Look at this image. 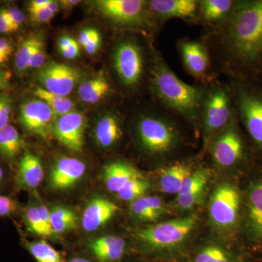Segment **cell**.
Instances as JSON below:
<instances>
[{
    "label": "cell",
    "instance_id": "6da1fadb",
    "mask_svg": "<svg viewBox=\"0 0 262 262\" xmlns=\"http://www.w3.org/2000/svg\"><path fill=\"white\" fill-rule=\"evenodd\" d=\"M212 80L225 75L262 85V0H237L222 27L205 33Z\"/></svg>",
    "mask_w": 262,
    "mask_h": 262
},
{
    "label": "cell",
    "instance_id": "7a4b0ae2",
    "mask_svg": "<svg viewBox=\"0 0 262 262\" xmlns=\"http://www.w3.org/2000/svg\"><path fill=\"white\" fill-rule=\"evenodd\" d=\"M208 85L186 83L155 49L148 83L153 101L178 117L196 133L201 132V114Z\"/></svg>",
    "mask_w": 262,
    "mask_h": 262
},
{
    "label": "cell",
    "instance_id": "3957f363",
    "mask_svg": "<svg viewBox=\"0 0 262 262\" xmlns=\"http://www.w3.org/2000/svg\"><path fill=\"white\" fill-rule=\"evenodd\" d=\"M182 124L186 123L155 103L149 111L136 117L134 126L138 144L143 152L152 159H170L185 143Z\"/></svg>",
    "mask_w": 262,
    "mask_h": 262
},
{
    "label": "cell",
    "instance_id": "277c9868",
    "mask_svg": "<svg viewBox=\"0 0 262 262\" xmlns=\"http://www.w3.org/2000/svg\"><path fill=\"white\" fill-rule=\"evenodd\" d=\"M134 37H125L116 42L112 54V64L120 84L128 92H135L143 82L149 83L155 48H146Z\"/></svg>",
    "mask_w": 262,
    "mask_h": 262
},
{
    "label": "cell",
    "instance_id": "5b68a950",
    "mask_svg": "<svg viewBox=\"0 0 262 262\" xmlns=\"http://www.w3.org/2000/svg\"><path fill=\"white\" fill-rule=\"evenodd\" d=\"M234 112L255 152L262 157V85L227 78Z\"/></svg>",
    "mask_w": 262,
    "mask_h": 262
},
{
    "label": "cell",
    "instance_id": "8992f818",
    "mask_svg": "<svg viewBox=\"0 0 262 262\" xmlns=\"http://www.w3.org/2000/svg\"><path fill=\"white\" fill-rule=\"evenodd\" d=\"M234 115L233 98L228 82L220 79L211 81L201 114V133L204 152L213 139L227 127Z\"/></svg>",
    "mask_w": 262,
    "mask_h": 262
},
{
    "label": "cell",
    "instance_id": "52a82bcc",
    "mask_svg": "<svg viewBox=\"0 0 262 262\" xmlns=\"http://www.w3.org/2000/svg\"><path fill=\"white\" fill-rule=\"evenodd\" d=\"M249 144L251 143L234 115L225 130L213 139L207 151L215 166L229 170L248 163L251 151Z\"/></svg>",
    "mask_w": 262,
    "mask_h": 262
},
{
    "label": "cell",
    "instance_id": "ba28073f",
    "mask_svg": "<svg viewBox=\"0 0 262 262\" xmlns=\"http://www.w3.org/2000/svg\"><path fill=\"white\" fill-rule=\"evenodd\" d=\"M95 5L102 16L120 28L139 29L150 37L158 32L148 1L99 0Z\"/></svg>",
    "mask_w": 262,
    "mask_h": 262
},
{
    "label": "cell",
    "instance_id": "9c48e42d",
    "mask_svg": "<svg viewBox=\"0 0 262 262\" xmlns=\"http://www.w3.org/2000/svg\"><path fill=\"white\" fill-rule=\"evenodd\" d=\"M198 221L196 215H186L139 229L136 236L152 249L169 250L180 246L187 239L195 228Z\"/></svg>",
    "mask_w": 262,
    "mask_h": 262
},
{
    "label": "cell",
    "instance_id": "30bf717a",
    "mask_svg": "<svg viewBox=\"0 0 262 262\" xmlns=\"http://www.w3.org/2000/svg\"><path fill=\"white\" fill-rule=\"evenodd\" d=\"M241 208L238 188L232 183H222L215 188L210 199V222L217 230L231 232L237 227Z\"/></svg>",
    "mask_w": 262,
    "mask_h": 262
},
{
    "label": "cell",
    "instance_id": "8fae6325",
    "mask_svg": "<svg viewBox=\"0 0 262 262\" xmlns=\"http://www.w3.org/2000/svg\"><path fill=\"white\" fill-rule=\"evenodd\" d=\"M177 49L184 70L198 83L208 84L213 80L211 54L206 43L201 38H181L177 41Z\"/></svg>",
    "mask_w": 262,
    "mask_h": 262
},
{
    "label": "cell",
    "instance_id": "7c38bea8",
    "mask_svg": "<svg viewBox=\"0 0 262 262\" xmlns=\"http://www.w3.org/2000/svg\"><path fill=\"white\" fill-rule=\"evenodd\" d=\"M81 77L82 74L77 69L56 62L45 65L37 73L38 80L43 89L62 96L70 95L80 82Z\"/></svg>",
    "mask_w": 262,
    "mask_h": 262
},
{
    "label": "cell",
    "instance_id": "4fadbf2b",
    "mask_svg": "<svg viewBox=\"0 0 262 262\" xmlns=\"http://www.w3.org/2000/svg\"><path fill=\"white\" fill-rule=\"evenodd\" d=\"M148 4L158 30L173 18L198 23L199 0H151Z\"/></svg>",
    "mask_w": 262,
    "mask_h": 262
},
{
    "label": "cell",
    "instance_id": "5bb4252c",
    "mask_svg": "<svg viewBox=\"0 0 262 262\" xmlns=\"http://www.w3.org/2000/svg\"><path fill=\"white\" fill-rule=\"evenodd\" d=\"M56 119L51 108L40 99L29 101L20 107V123L29 132L45 139L53 134Z\"/></svg>",
    "mask_w": 262,
    "mask_h": 262
},
{
    "label": "cell",
    "instance_id": "9a60e30c",
    "mask_svg": "<svg viewBox=\"0 0 262 262\" xmlns=\"http://www.w3.org/2000/svg\"><path fill=\"white\" fill-rule=\"evenodd\" d=\"M86 118L83 114L73 110L56 119L53 133L59 142L77 152L83 148Z\"/></svg>",
    "mask_w": 262,
    "mask_h": 262
},
{
    "label": "cell",
    "instance_id": "2e32d148",
    "mask_svg": "<svg viewBox=\"0 0 262 262\" xmlns=\"http://www.w3.org/2000/svg\"><path fill=\"white\" fill-rule=\"evenodd\" d=\"M246 202V233L252 244L262 247V177L251 184Z\"/></svg>",
    "mask_w": 262,
    "mask_h": 262
},
{
    "label": "cell",
    "instance_id": "e0dca14e",
    "mask_svg": "<svg viewBox=\"0 0 262 262\" xmlns=\"http://www.w3.org/2000/svg\"><path fill=\"white\" fill-rule=\"evenodd\" d=\"M237 0H199L198 23L206 33L224 25L233 13Z\"/></svg>",
    "mask_w": 262,
    "mask_h": 262
},
{
    "label": "cell",
    "instance_id": "ac0fdd59",
    "mask_svg": "<svg viewBox=\"0 0 262 262\" xmlns=\"http://www.w3.org/2000/svg\"><path fill=\"white\" fill-rule=\"evenodd\" d=\"M85 168V165L81 160L63 157L51 169L50 184L55 189H69L83 177Z\"/></svg>",
    "mask_w": 262,
    "mask_h": 262
},
{
    "label": "cell",
    "instance_id": "d6986e66",
    "mask_svg": "<svg viewBox=\"0 0 262 262\" xmlns=\"http://www.w3.org/2000/svg\"><path fill=\"white\" fill-rule=\"evenodd\" d=\"M116 204L104 198H94L82 215V227L86 232H94L111 220L118 211Z\"/></svg>",
    "mask_w": 262,
    "mask_h": 262
},
{
    "label": "cell",
    "instance_id": "ffe728a7",
    "mask_svg": "<svg viewBox=\"0 0 262 262\" xmlns=\"http://www.w3.org/2000/svg\"><path fill=\"white\" fill-rule=\"evenodd\" d=\"M88 247L96 262H120L126 249L124 239L115 235L95 239L89 243Z\"/></svg>",
    "mask_w": 262,
    "mask_h": 262
},
{
    "label": "cell",
    "instance_id": "44dd1931",
    "mask_svg": "<svg viewBox=\"0 0 262 262\" xmlns=\"http://www.w3.org/2000/svg\"><path fill=\"white\" fill-rule=\"evenodd\" d=\"M44 178L40 160L29 150L24 151L19 161L16 186L18 189H35Z\"/></svg>",
    "mask_w": 262,
    "mask_h": 262
},
{
    "label": "cell",
    "instance_id": "7402d4cb",
    "mask_svg": "<svg viewBox=\"0 0 262 262\" xmlns=\"http://www.w3.org/2000/svg\"><path fill=\"white\" fill-rule=\"evenodd\" d=\"M141 177V174L130 164L115 161L106 165L103 170L105 184L110 192L118 193L133 179Z\"/></svg>",
    "mask_w": 262,
    "mask_h": 262
},
{
    "label": "cell",
    "instance_id": "603a6c76",
    "mask_svg": "<svg viewBox=\"0 0 262 262\" xmlns=\"http://www.w3.org/2000/svg\"><path fill=\"white\" fill-rule=\"evenodd\" d=\"M192 165L187 162H176L162 169L160 187L166 194H178L186 179L193 172Z\"/></svg>",
    "mask_w": 262,
    "mask_h": 262
},
{
    "label": "cell",
    "instance_id": "cb8c5ba5",
    "mask_svg": "<svg viewBox=\"0 0 262 262\" xmlns=\"http://www.w3.org/2000/svg\"><path fill=\"white\" fill-rule=\"evenodd\" d=\"M95 135L101 147L110 148L116 145L123 135L121 119L115 113L103 115L96 125Z\"/></svg>",
    "mask_w": 262,
    "mask_h": 262
},
{
    "label": "cell",
    "instance_id": "d4e9b609",
    "mask_svg": "<svg viewBox=\"0 0 262 262\" xmlns=\"http://www.w3.org/2000/svg\"><path fill=\"white\" fill-rule=\"evenodd\" d=\"M112 92L113 86L103 73L84 81L78 89L79 97L87 103L99 102Z\"/></svg>",
    "mask_w": 262,
    "mask_h": 262
},
{
    "label": "cell",
    "instance_id": "484cf974",
    "mask_svg": "<svg viewBox=\"0 0 262 262\" xmlns=\"http://www.w3.org/2000/svg\"><path fill=\"white\" fill-rule=\"evenodd\" d=\"M130 211L136 219L142 222H155L166 211L163 202L158 196H141L131 202Z\"/></svg>",
    "mask_w": 262,
    "mask_h": 262
},
{
    "label": "cell",
    "instance_id": "4316f807",
    "mask_svg": "<svg viewBox=\"0 0 262 262\" xmlns=\"http://www.w3.org/2000/svg\"><path fill=\"white\" fill-rule=\"evenodd\" d=\"M24 146L23 139L13 125H8L0 130V154L6 159H14Z\"/></svg>",
    "mask_w": 262,
    "mask_h": 262
},
{
    "label": "cell",
    "instance_id": "83f0119b",
    "mask_svg": "<svg viewBox=\"0 0 262 262\" xmlns=\"http://www.w3.org/2000/svg\"><path fill=\"white\" fill-rule=\"evenodd\" d=\"M34 94L48 105L57 118L73 111L75 104L73 101L67 96L52 94L42 87L36 88Z\"/></svg>",
    "mask_w": 262,
    "mask_h": 262
},
{
    "label": "cell",
    "instance_id": "f1b7e54d",
    "mask_svg": "<svg viewBox=\"0 0 262 262\" xmlns=\"http://www.w3.org/2000/svg\"><path fill=\"white\" fill-rule=\"evenodd\" d=\"M52 227L54 233L62 234L74 230L78 225V218L75 212L68 208L56 207L50 211Z\"/></svg>",
    "mask_w": 262,
    "mask_h": 262
},
{
    "label": "cell",
    "instance_id": "f546056e",
    "mask_svg": "<svg viewBox=\"0 0 262 262\" xmlns=\"http://www.w3.org/2000/svg\"><path fill=\"white\" fill-rule=\"evenodd\" d=\"M24 245L37 262H63L61 253L46 241L29 242L24 239Z\"/></svg>",
    "mask_w": 262,
    "mask_h": 262
},
{
    "label": "cell",
    "instance_id": "4dcf8cb0",
    "mask_svg": "<svg viewBox=\"0 0 262 262\" xmlns=\"http://www.w3.org/2000/svg\"><path fill=\"white\" fill-rule=\"evenodd\" d=\"M194 262H241V260L225 248L208 245L196 253Z\"/></svg>",
    "mask_w": 262,
    "mask_h": 262
},
{
    "label": "cell",
    "instance_id": "1f68e13d",
    "mask_svg": "<svg viewBox=\"0 0 262 262\" xmlns=\"http://www.w3.org/2000/svg\"><path fill=\"white\" fill-rule=\"evenodd\" d=\"M211 176V170L207 168L193 170L186 179L180 192L177 195H185L192 193L204 192Z\"/></svg>",
    "mask_w": 262,
    "mask_h": 262
},
{
    "label": "cell",
    "instance_id": "d6a6232c",
    "mask_svg": "<svg viewBox=\"0 0 262 262\" xmlns=\"http://www.w3.org/2000/svg\"><path fill=\"white\" fill-rule=\"evenodd\" d=\"M149 188V182L141 176L127 183L117 194L122 201L133 202L144 196Z\"/></svg>",
    "mask_w": 262,
    "mask_h": 262
},
{
    "label": "cell",
    "instance_id": "836d02e7",
    "mask_svg": "<svg viewBox=\"0 0 262 262\" xmlns=\"http://www.w3.org/2000/svg\"><path fill=\"white\" fill-rule=\"evenodd\" d=\"M39 38V36L27 38L19 47L15 58V67L19 72H23L28 70L31 57Z\"/></svg>",
    "mask_w": 262,
    "mask_h": 262
},
{
    "label": "cell",
    "instance_id": "e575fe53",
    "mask_svg": "<svg viewBox=\"0 0 262 262\" xmlns=\"http://www.w3.org/2000/svg\"><path fill=\"white\" fill-rule=\"evenodd\" d=\"M78 44H80L89 54L94 55L101 47V34L94 28L84 29L80 33Z\"/></svg>",
    "mask_w": 262,
    "mask_h": 262
},
{
    "label": "cell",
    "instance_id": "d590c367",
    "mask_svg": "<svg viewBox=\"0 0 262 262\" xmlns=\"http://www.w3.org/2000/svg\"><path fill=\"white\" fill-rule=\"evenodd\" d=\"M24 221L29 231L38 235L46 236L38 206H30L26 209Z\"/></svg>",
    "mask_w": 262,
    "mask_h": 262
},
{
    "label": "cell",
    "instance_id": "8d00e7d4",
    "mask_svg": "<svg viewBox=\"0 0 262 262\" xmlns=\"http://www.w3.org/2000/svg\"><path fill=\"white\" fill-rule=\"evenodd\" d=\"M46 61V45L42 38L39 37L37 46L31 57L29 69H40L44 67Z\"/></svg>",
    "mask_w": 262,
    "mask_h": 262
},
{
    "label": "cell",
    "instance_id": "74e56055",
    "mask_svg": "<svg viewBox=\"0 0 262 262\" xmlns=\"http://www.w3.org/2000/svg\"><path fill=\"white\" fill-rule=\"evenodd\" d=\"M204 192L192 193L185 195H177L175 203L179 209L189 210L200 204L203 200Z\"/></svg>",
    "mask_w": 262,
    "mask_h": 262
},
{
    "label": "cell",
    "instance_id": "f35d334b",
    "mask_svg": "<svg viewBox=\"0 0 262 262\" xmlns=\"http://www.w3.org/2000/svg\"><path fill=\"white\" fill-rule=\"evenodd\" d=\"M11 101L6 96H0V130L9 125L11 114Z\"/></svg>",
    "mask_w": 262,
    "mask_h": 262
},
{
    "label": "cell",
    "instance_id": "ab89813d",
    "mask_svg": "<svg viewBox=\"0 0 262 262\" xmlns=\"http://www.w3.org/2000/svg\"><path fill=\"white\" fill-rule=\"evenodd\" d=\"M18 209V203L9 196L0 195V217L14 213Z\"/></svg>",
    "mask_w": 262,
    "mask_h": 262
},
{
    "label": "cell",
    "instance_id": "60d3db41",
    "mask_svg": "<svg viewBox=\"0 0 262 262\" xmlns=\"http://www.w3.org/2000/svg\"><path fill=\"white\" fill-rule=\"evenodd\" d=\"M5 12L15 31L18 30L20 25L25 21V15L18 8H15V7L5 9Z\"/></svg>",
    "mask_w": 262,
    "mask_h": 262
},
{
    "label": "cell",
    "instance_id": "b9f144b4",
    "mask_svg": "<svg viewBox=\"0 0 262 262\" xmlns=\"http://www.w3.org/2000/svg\"><path fill=\"white\" fill-rule=\"evenodd\" d=\"M38 209H39V213H40L45 235H51V234L54 233V232H53V227H52L51 213H50L49 210L48 209L47 207L43 206V205L38 206Z\"/></svg>",
    "mask_w": 262,
    "mask_h": 262
},
{
    "label": "cell",
    "instance_id": "7bdbcfd3",
    "mask_svg": "<svg viewBox=\"0 0 262 262\" xmlns=\"http://www.w3.org/2000/svg\"><path fill=\"white\" fill-rule=\"evenodd\" d=\"M29 13L32 21L36 23H46L51 20L55 15L47 7L42 9L30 11Z\"/></svg>",
    "mask_w": 262,
    "mask_h": 262
},
{
    "label": "cell",
    "instance_id": "ee69618b",
    "mask_svg": "<svg viewBox=\"0 0 262 262\" xmlns=\"http://www.w3.org/2000/svg\"><path fill=\"white\" fill-rule=\"evenodd\" d=\"M59 51L62 56L64 57L67 59H75L80 54V46L78 42L74 39L70 46L59 49Z\"/></svg>",
    "mask_w": 262,
    "mask_h": 262
},
{
    "label": "cell",
    "instance_id": "f6af8a7d",
    "mask_svg": "<svg viewBox=\"0 0 262 262\" xmlns=\"http://www.w3.org/2000/svg\"><path fill=\"white\" fill-rule=\"evenodd\" d=\"M15 29L5 13V9H0V32L8 34L15 32Z\"/></svg>",
    "mask_w": 262,
    "mask_h": 262
},
{
    "label": "cell",
    "instance_id": "bcb514c9",
    "mask_svg": "<svg viewBox=\"0 0 262 262\" xmlns=\"http://www.w3.org/2000/svg\"><path fill=\"white\" fill-rule=\"evenodd\" d=\"M12 47L10 43L4 38H0V56L4 58L5 61L12 53Z\"/></svg>",
    "mask_w": 262,
    "mask_h": 262
},
{
    "label": "cell",
    "instance_id": "7dc6e473",
    "mask_svg": "<svg viewBox=\"0 0 262 262\" xmlns=\"http://www.w3.org/2000/svg\"><path fill=\"white\" fill-rule=\"evenodd\" d=\"M10 77L11 75L9 71L0 70V92L8 86Z\"/></svg>",
    "mask_w": 262,
    "mask_h": 262
},
{
    "label": "cell",
    "instance_id": "c3c4849f",
    "mask_svg": "<svg viewBox=\"0 0 262 262\" xmlns=\"http://www.w3.org/2000/svg\"><path fill=\"white\" fill-rule=\"evenodd\" d=\"M50 0H34V1L31 2L29 4V12L46 8Z\"/></svg>",
    "mask_w": 262,
    "mask_h": 262
},
{
    "label": "cell",
    "instance_id": "681fc988",
    "mask_svg": "<svg viewBox=\"0 0 262 262\" xmlns=\"http://www.w3.org/2000/svg\"><path fill=\"white\" fill-rule=\"evenodd\" d=\"M60 3H61L60 4L61 5L63 9H72L74 7L80 4V1H78V0H63Z\"/></svg>",
    "mask_w": 262,
    "mask_h": 262
},
{
    "label": "cell",
    "instance_id": "f907efd6",
    "mask_svg": "<svg viewBox=\"0 0 262 262\" xmlns=\"http://www.w3.org/2000/svg\"><path fill=\"white\" fill-rule=\"evenodd\" d=\"M66 262H94V261H93V259H90V258L84 257V256H76L70 258Z\"/></svg>",
    "mask_w": 262,
    "mask_h": 262
},
{
    "label": "cell",
    "instance_id": "816d5d0a",
    "mask_svg": "<svg viewBox=\"0 0 262 262\" xmlns=\"http://www.w3.org/2000/svg\"><path fill=\"white\" fill-rule=\"evenodd\" d=\"M47 8L48 9L51 10L52 13H53V14L56 15V13L57 12H58V3H57L55 1H51V0H50L49 3L47 5Z\"/></svg>",
    "mask_w": 262,
    "mask_h": 262
},
{
    "label": "cell",
    "instance_id": "f5cc1de1",
    "mask_svg": "<svg viewBox=\"0 0 262 262\" xmlns=\"http://www.w3.org/2000/svg\"><path fill=\"white\" fill-rule=\"evenodd\" d=\"M4 170H3V168H2L1 165H0V185L3 184V181H4Z\"/></svg>",
    "mask_w": 262,
    "mask_h": 262
},
{
    "label": "cell",
    "instance_id": "db71d44e",
    "mask_svg": "<svg viewBox=\"0 0 262 262\" xmlns=\"http://www.w3.org/2000/svg\"><path fill=\"white\" fill-rule=\"evenodd\" d=\"M5 61H5L4 58H2V57L0 56V64H1V63H4V62H5Z\"/></svg>",
    "mask_w": 262,
    "mask_h": 262
}]
</instances>
